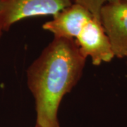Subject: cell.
Listing matches in <instances>:
<instances>
[{
    "label": "cell",
    "mask_w": 127,
    "mask_h": 127,
    "mask_svg": "<svg viewBox=\"0 0 127 127\" xmlns=\"http://www.w3.org/2000/svg\"><path fill=\"white\" fill-rule=\"evenodd\" d=\"M73 0H1L0 25L4 31L23 19L52 15L72 4Z\"/></svg>",
    "instance_id": "2"
},
{
    "label": "cell",
    "mask_w": 127,
    "mask_h": 127,
    "mask_svg": "<svg viewBox=\"0 0 127 127\" xmlns=\"http://www.w3.org/2000/svg\"><path fill=\"white\" fill-rule=\"evenodd\" d=\"M73 1L74 3H76L84 6L91 12L93 18L101 22L100 11L102 7L107 3L118 1V0H73Z\"/></svg>",
    "instance_id": "6"
},
{
    "label": "cell",
    "mask_w": 127,
    "mask_h": 127,
    "mask_svg": "<svg viewBox=\"0 0 127 127\" xmlns=\"http://www.w3.org/2000/svg\"><path fill=\"white\" fill-rule=\"evenodd\" d=\"M126 58H127V57H126Z\"/></svg>",
    "instance_id": "8"
},
{
    "label": "cell",
    "mask_w": 127,
    "mask_h": 127,
    "mask_svg": "<svg viewBox=\"0 0 127 127\" xmlns=\"http://www.w3.org/2000/svg\"><path fill=\"white\" fill-rule=\"evenodd\" d=\"M0 1H1V0H0Z\"/></svg>",
    "instance_id": "9"
},
{
    "label": "cell",
    "mask_w": 127,
    "mask_h": 127,
    "mask_svg": "<svg viewBox=\"0 0 127 127\" xmlns=\"http://www.w3.org/2000/svg\"><path fill=\"white\" fill-rule=\"evenodd\" d=\"M75 41L81 54L86 59L91 57L93 65L109 62L115 57L102 23L95 18L86 24Z\"/></svg>",
    "instance_id": "4"
},
{
    "label": "cell",
    "mask_w": 127,
    "mask_h": 127,
    "mask_svg": "<svg viewBox=\"0 0 127 127\" xmlns=\"http://www.w3.org/2000/svg\"><path fill=\"white\" fill-rule=\"evenodd\" d=\"M3 29H2V28L1 26V25H0V38H1V37L2 35V32H3Z\"/></svg>",
    "instance_id": "7"
},
{
    "label": "cell",
    "mask_w": 127,
    "mask_h": 127,
    "mask_svg": "<svg viewBox=\"0 0 127 127\" xmlns=\"http://www.w3.org/2000/svg\"><path fill=\"white\" fill-rule=\"evenodd\" d=\"M86 59L74 39L54 37L27 70L36 110L35 127H60L61 102L81 78Z\"/></svg>",
    "instance_id": "1"
},
{
    "label": "cell",
    "mask_w": 127,
    "mask_h": 127,
    "mask_svg": "<svg viewBox=\"0 0 127 127\" xmlns=\"http://www.w3.org/2000/svg\"><path fill=\"white\" fill-rule=\"evenodd\" d=\"M100 21L114 57H127V0L107 3L100 11Z\"/></svg>",
    "instance_id": "3"
},
{
    "label": "cell",
    "mask_w": 127,
    "mask_h": 127,
    "mask_svg": "<svg viewBox=\"0 0 127 127\" xmlns=\"http://www.w3.org/2000/svg\"><path fill=\"white\" fill-rule=\"evenodd\" d=\"M93 18L88 9L73 2L53 16L52 20L44 23L42 28L52 32L55 37L75 40L86 24Z\"/></svg>",
    "instance_id": "5"
}]
</instances>
